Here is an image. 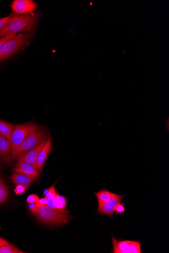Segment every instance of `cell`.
<instances>
[{"instance_id": "obj_1", "label": "cell", "mask_w": 169, "mask_h": 253, "mask_svg": "<svg viewBox=\"0 0 169 253\" xmlns=\"http://www.w3.org/2000/svg\"><path fill=\"white\" fill-rule=\"evenodd\" d=\"M39 13L27 15H18L12 21L0 30V39L11 33H18L20 31H26L32 34L39 20Z\"/></svg>"}, {"instance_id": "obj_2", "label": "cell", "mask_w": 169, "mask_h": 253, "mask_svg": "<svg viewBox=\"0 0 169 253\" xmlns=\"http://www.w3.org/2000/svg\"><path fill=\"white\" fill-rule=\"evenodd\" d=\"M32 36L30 33H21L6 41L0 49V62L10 58L28 45Z\"/></svg>"}, {"instance_id": "obj_3", "label": "cell", "mask_w": 169, "mask_h": 253, "mask_svg": "<svg viewBox=\"0 0 169 253\" xmlns=\"http://www.w3.org/2000/svg\"><path fill=\"white\" fill-rule=\"evenodd\" d=\"M35 215L41 223L52 226L63 225L72 218V216L57 212L47 206L39 207Z\"/></svg>"}, {"instance_id": "obj_4", "label": "cell", "mask_w": 169, "mask_h": 253, "mask_svg": "<svg viewBox=\"0 0 169 253\" xmlns=\"http://www.w3.org/2000/svg\"><path fill=\"white\" fill-rule=\"evenodd\" d=\"M39 128L37 125L32 122L15 126L9 139L11 155L21 146L30 134Z\"/></svg>"}, {"instance_id": "obj_5", "label": "cell", "mask_w": 169, "mask_h": 253, "mask_svg": "<svg viewBox=\"0 0 169 253\" xmlns=\"http://www.w3.org/2000/svg\"><path fill=\"white\" fill-rule=\"evenodd\" d=\"M47 138V134L45 130L40 128L34 131L26 138L21 146L11 155L12 161L17 160L18 156L38 146Z\"/></svg>"}, {"instance_id": "obj_6", "label": "cell", "mask_w": 169, "mask_h": 253, "mask_svg": "<svg viewBox=\"0 0 169 253\" xmlns=\"http://www.w3.org/2000/svg\"><path fill=\"white\" fill-rule=\"evenodd\" d=\"M114 253H141V244L133 241H118L112 236Z\"/></svg>"}, {"instance_id": "obj_7", "label": "cell", "mask_w": 169, "mask_h": 253, "mask_svg": "<svg viewBox=\"0 0 169 253\" xmlns=\"http://www.w3.org/2000/svg\"><path fill=\"white\" fill-rule=\"evenodd\" d=\"M12 11L18 15H24L33 13L37 5L32 0H15L11 5Z\"/></svg>"}, {"instance_id": "obj_8", "label": "cell", "mask_w": 169, "mask_h": 253, "mask_svg": "<svg viewBox=\"0 0 169 253\" xmlns=\"http://www.w3.org/2000/svg\"><path fill=\"white\" fill-rule=\"evenodd\" d=\"M48 139V138L45 139L38 146L18 156L17 158V161L26 162L37 168V160L39 153Z\"/></svg>"}, {"instance_id": "obj_9", "label": "cell", "mask_w": 169, "mask_h": 253, "mask_svg": "<svg viewBox=\"0 0 169 253\" xmlns=\"http://www.w3.org/2000/svg\"><path fill=\"white\" fill-rule=\"evenodd\" d=\"M124 195H115L109 201L104 203L97 210V213L112 217L117 206L121 203Z\"/></svg>"}, {"instance_id": "obj_10", "label": "cell", "mask_w": 169, "mask_h": 253, "mask_svg": "<svg viewBox=\"0 0 169 253\" xmlns=\"http://www.w3.org/2000/svg\"><path fill=\"white\" fill-rule=\"evenodd\" d=\"M13 171L23 174L35 180L38 179L40 176L39 169L25 162L18 161L13 169Z\"/></svg>"}, {"instance_id": "obj_11", "label": "cell", "mask_w": 169, "mask_h": 253, "mask_svg": "<svg viewBox=\"0 0 169 253\" xmlns=\"http://www.w3.org/2000/svg\"><path fill=\"white\" fill-rule=\"evenodd\" d=\"M0 157L2 161L7 165H10L11 159V147L10 141L5 137L0 135Z\"/></svg>"}, {"instance_id": "obj_12", "label": "cell", "mask_w": 169, "mask_h": 253, "mask_svg": "<svg viewBox=\"0 0 169 253\" xmlns=\"http://www.w3.org/2000/svg\"><path fill=\"white\" fill-rule=\"evenodd\" d=\"M52 148V141L48 138L40 151L37 160V168L41 169L44 165Z\"/></svg>"}, {"instance_id": "obj_13", "label": "cell", "mask_w": 169, "mask_h": 253, "mask_svg": "<svg viewBox=\"0 0 169 253\" xmlns=\"http://www.w3.org/2000/svg\"><path fill=\"white\" fill-rule=\"evenodd\" d=\"M11 180L15 184L24 186L26 188L29 187L35 181L34 179L23 175V174L14 172L11 177Z\"/></svg>"}, {"instance_id": "obj_14", "label": "cell", "mask_w": 169, "mask_h": 253, "mask_svg": "<svg viewBox=\"0 0 169 253\" xmlns=\"http://www.w3.org/2000/svg\"><path fill=\"white\" fill-rule=\"evenodd\" d=\"M53 204L55 207V211L62 214H68L69 211L66 209L67 201L66 198L57 194L53 199Z\"/></svg>"}, {"instance_id": "obj_15", "label": "cell", "mask_w": 169, "mask_h": 253, "mask_svg": "<svg viewBox=\"0 0 169 253\" xmlns=\"http://www.w3.org/2000/svg\"><path fill=\"white\" fill-rule=\"evenodd\" d=\"M15 125L5 121L0 120V135L5 137L9 140Z\"/></svg>"}, {"instance_id": "obj_16", "label": "cell", "mask_w": 169, "mask_h": 253, "mask_svg": "<svg viewBox=\"0 0 169 253\" xmlns=\"http://www.w3.org/2000/svg\"><path fill=\"white\" fill-rule=\"evenodd\" d=\"M94 193L98 201V208L101 207L104 203L110 200L115 194L106 189H102L98 192Z\"/></svg>"}, {"instance_id": "obj_17", "label": "cell", "mask_w": 169, "mask_h": 253, "mask_svg": "<svg viewBox=\"0 0 169 253\" xmlns=\"http://www.w3.org/2000/svg\"><path fill=\"white\" fill-rule=\"evenodd\" d=\"M9 197L8 186L3 178L0 176V204L6 202Z\"/></svg>"}, {"instance_id": "obj_18", "label": "cell", "mask_w": 169, "mask_h": 253, "mask_svg": "<svg viewBox=\"0 0 169 253\" xmlns=\"http://www.w3.org/2000/svg\"><path fill=\"white\" fill-rule=\"evenodd\" d=\"M25 253L21 251L18 248L9 243L7 245L0 247V253Z\"/></svg>"}, {"instance_id": "obj_19", "label": "cell", "mask_w": 169, "mask_h": 253, "mask_svg": "<svg viewBox=\"0 0 169 253\" xmlns=\"http://www.w3.org/2000/svg\"><path fill=\"white\" fill-rule=\"evenodd\" d=\"M18 16V14H11L8 17L0 19V30L6 26Z\"/></svg>"}, {"instance_id": "obj_20", "label": "cell", "mask_w": 169, "mask_h": 253, "mask_svg": "<svg viewBox=\"0 0 169 253\" xmlns=\"http://www.w3.org/2000/svg\"><path fill=\"white\" fill-rule=\"evenodd\" d=\"M26 189V188L25 186L20 184H17L16 186H15L14 192L18 195H22L23 193H25Z\"/></svg>"}, {"instance_id": "obj_21", "label": "cell", "mask_w": 169, "mask_h": 253, "mask_svg": "<svg viewBox=\"0 0 169 253\" xmlns=\"http://www.w3.org/2000/svg\"><path fill=\"white\" fill-rule=\"evenodd\" d=\"M39 200L40 199L37 195L32 194L28 196L26 201L28 204L37 203Z\"/></svg>"}, {"instance_id": "obj_22", "label": "cell", "mask_w": 169, "mask_h": 253, "mask_svg": "<svg viewBox=\"0 0 169 253\" xmlns=\"http://www.w3.org/2000/svg\"><path fill=\"white\" fill-rule=\"evenodd\" d=\"M17 33H11L3 38L0 39V49H1L3 45L8 40L12 38L14 36H16Z\"/></svg>"}, {"instance_id": "obj_23", "label": "cell", "mask_w": 169, "mask_h": 253, "mask_svg": "<svg viewBox=\"0 0 169 253\" xmlns=\"http://www.w3.org/2000/svg\"><path fill=\"white\" fill-rule=\"evenodd\" d=\"M28 207L30 211L32 212L34 214H36L38 211L39 207L37 205V203H30L28 204Z\"/></svg>"}, {"instance_id": "obj_24", "label": "cell", "mask_w": 169, "mask_h": 253, "mask_svg": "<svg viewBox=\"0 0 169 253\" xmlns=\"http://www.w3.org/2000/svg\"><path fill=\"white\" fill-rule=\"evenodd\" d=\"M125 211V209L124 207L123 204H119L117 207H116L115 212H116L117 214H121L124 213Z\"/></svg>"}, {"instance_id": "obj_25", "label": "cell", "mask_w": 169, "mask_h": 253, "mask_svg": "<svg viewBox=\"0 0 169 253\" xmlns=\"http://www.w3.org/2000/svg\"><path fill=\"white\" fill-rule=\"evenodd\" d=\"M37 205L39 208L44 207V206H47V199H46L45 197L43 198H41L37 203Z\"/></svg>"}, {"instance_id": "obj_26", "label": "cell", "mask_w": 169, "mask_h": 253, "mask_svg": "<svg viewBox=\"0 0 169 253\" xmlns=\"http://www.w3.org/2000/svg\"><path fill=\"white\" fill-rule=\"evenodd\" d=\"M9 243H10L9 242L0 237V247L7 245Z\"/></svg>"}, {"instance_id": "obj_27", "label": "cell", "mask_w": 169, "mask_h": 253, "mask_svg": "<svg viewBox=\"0 0 169 253\" xmlns=\"http://www.w3.org/2000/svg\"><path fill=\"white\" fill-rule=\"evenodd\" d=\"M3 167L1 165V163H0V172H2L3 171Z\"/></svg>"}]
</instances>
